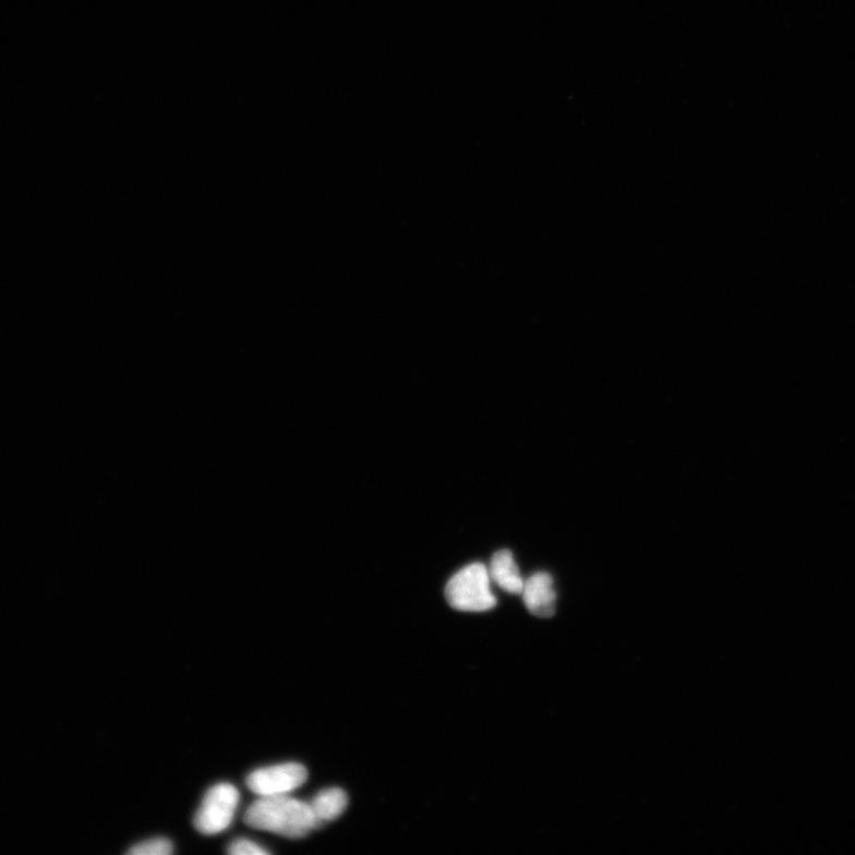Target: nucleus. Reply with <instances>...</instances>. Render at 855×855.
Segmentation results:
<instances>
[{"label":"nucleus","instance_id":"obj_1","mask_svg":"<svg viewBox=\"0 0 855 855\" xmlns=\"http://www.w3.org/2000/svg\"><path fill=\"white\" fill-rule=\"evenodd\" d=\"M244 822L289 839H301L316 830L310 804L287 795L261 796L245 812Z\"/></svg>","mask_w":855,"mask_h":855},{"label":"nucleus","instance_id":"obj_2","mask_svg":"<svg viewBox=\"0 0 855 855\" xmlns=\"http://www.w3.org/2000/svg\"><path fill=\"white\" fill-rule=\"evenodd\" d=\"M446 598L454 610L462 612H485L497 605L489 569L483 564H472L453 576L446 586Z\"/></svg>","mask_w":855,"mask_h":855},{"label":"nucleus","instance_id":"obj_3","mask_svg":"<svg viewBox=\"0 0 855 855\" xmlns=\"http://www.w3.org/2000/svg\"><path fill=\"white\" fill-rule=\"evenodd\" d=\"M239 804V792L229 783L210 787L194 817L196 831L204 835H216L229 828Z\"/></svg>","mask_w":855,"mask_h":855},{"label":"nucleus","instance_id":"obj_4","mask_svg":"<svg viewBox=\"0 0 855 855\" xmlns=\"http://www.w3.org/2000/svg\"><path fill=\"white\" fill-rule=\"evenodd\" d=\"M309 771L299 763H286L255 770L249 774L246 784L260 796L287 795L303 785Z\"/></svg>","mask_w":855,"mask_h":855},{"label":"nucleus","instance_id":"obj_5","mask_svg":"<svg viewBox=\"0 0 855 855\" xmlns=\"http://www.w3.org/2000/svg\"><path fill=\"white\" fill-rule=\"evenodd\" d=\"M523 601L528 611L539 618H551L556 611L554 580L547 573L533 574L526 580Z\"/></svg>","mask_w":855,"mask_h":855},{"label":"nucleus","instance_id":"obj_6","mask_svg":"<svg viewBox=\"0 0 855 855\" xmlns=\"http://www.w3.org/2000/svg\"><path fill=\"white\" fill-rule=\"evenodd\" d=\"M491 581L507 593L522 594L526 580L520 576L519 568L510 551H499L492 556L490 565Z\"/></svg>","mask_w":855,"mask_h":855},{"label":"nucleus","instance_id":"obj_7","mask_svg":"<svg viewBox=\"0 0 855 855\" xmlns=\"http://www.w3.org/2000/svg\"><path fill=\"white\" fill-rule=\"evenodd\" d=\"M316 828L337 820L349 806V796L340 787H329L320 792L310 804Z\"/></svg>","mask_w":855,"mask_h":855},{"label":"nucleus","instance_id":"obj_8","mask_svg":"<svg viewBox=\"0 0 855 855\" xmlns=\"http://www.w3.org/2000/svg\"><path fill=\"white\" fill-rule=\"evenodd\" d=\"M173 852V845L169 839L156 838L143 841L132 846L128 854L132 855H169Z\"/></svg>","mask_w":855,"mask_h":855},{"label":"nucleus","instance_id":"obj_9","mask_svg":"<svg viewBox=\"0 0 855 855\" xmlns=\"http://www.w3.org/2000/svg\"><path fill=\"white\" fill-rule=\"evenodd\" d=\"M227 852H229L232 855H265V854H270L269 851L264 850L258 844L253 843V841H251L249 839H237V840H234L233 843L230 845V847L227 848Z\"/></svg>","mask_w":855,"mask_h":855}]
</instances>
